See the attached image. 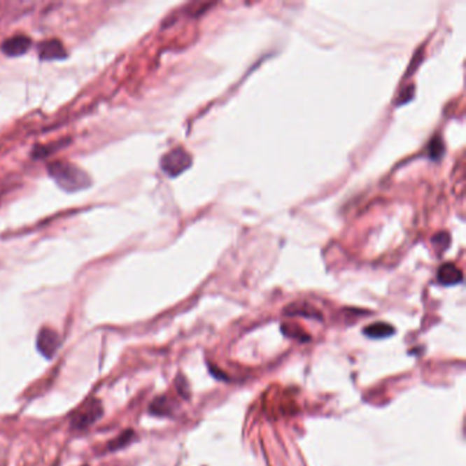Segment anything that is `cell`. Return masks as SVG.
<instances>
[{"instance_id":"30bf717a","label":"cell","mask_w":466,"mask_h":466,"mask_svg":"<svg viewBox=\"0 0 466 466\" xmlns=\"http://www.w3.org/2000/svg\"><path fill=\"white\" fill-rule=\"evenodd\" d=\"M171 411V407L169 404V400L162 397V398H156L153 401V404L150 405V413L156 414V416H166L170 414Z\"/></svg>"},{"instance_id":"8fae6325","label":"cell","mask_w":466,"mask_h":466,"mask_svg":"<svg viewBox=\"0 0 466 466\" xmlns=\"http://www.w3.org/2000/svg\"><path fill=\"white\" fill-rule=\"evenodd\" d=\"M443 153H444V146L442 144L440 137L437 136V137L431 140V143H430V146H428V155H430L431 159H435V160H437V159L442 157Z\"/></svg>"},{"instance_id":"7c38bea8","label":"cell","mask_w":466,"mask_h":466,"mask_svg":"<svg viewBox=\"0 0 466 466\" xmlns=\"http://www.w3.org/2000/svg\"><path fill=\"white\" fill-rule=\"evenodd\" d=\"M283 332L285 335L288 337H292V338H295V339H299V341H306L308 338L304 337V332L301 328L295 327V325H283Z\"/></svg>"},{"instance_id":"5b68a950","label":"cell","mask_w":466,"mask_h":466,"mask_svg":"<svg viewBox=\"0 0 466 466\" xmlns=\"http://www.w3.org/2000/svg\"><path fill=\"white\" fill-rule=\"evenodd\" d=\"M31 47V40L25 34H17L10 38H7L1 44V51L7 57H21L27 54Z\"/></svg>"},{"instance_id":"3957f363","label":"cell","mask_w":466,"mask_h":466,"mask_svg":"<svg viewBox=\"0 0 466 466\" xmlns=\"http://www.w3.org/2000/svg\"><path fill=\"white\" fill-rule=\"evenodd\" d=\"M103 414L101 402L92 400L81 409H78L71 417V427L76 430H85L94 424Z\"/></svg>"},{"instance_id":"ba28073f","label":"cell","mask_w":466,"mask_h":466,"mask_svg":"<svg viewBox=\"0 0 466 466\" xmlns=\"http://www.w3.org/2000/svg\"><path fill=\"white\" fill-rule=\"evenodd\" d=\"M364 334L369 338H374V339H381V338H387L390 335L394 334V327L387 324V323H374L368 327L364 328Z\"/></svg>"},{"instance_id":"52a82bcc","label":"cell","mask_w":466,"mask_h":466,"mask_svg":"<svg viewBox=\"0 0 466 466\" xmlns=\"http://www.w3.org/2000/svg\"><path fill=\"white\" fill-rule=\"evenodd\" d=\"M38 55L43 60H62L67 57V52L62 44L57 38L43 41L38 45Z\"/></svg>"},{"instance_id":"6da1fadb","label":"cell","mask_w":466,"mask_h":466,"mask_svg":"<svg viewBox=\"0 0 466 466\" xmlns=\"http://www.w3.org/2000/svg\"><path fill=\"white\" fill-rule=\"evenodd\" d=\"M48 174L57 182L60 189L66 192H78L90 186L89 175L76 164L55 162L48 166Z\"/></svg>"},{"instance_id":"8992f818","label":"cell","mask_w":466,"mask_h":466,"mask_svg":"<svg viewBox=\"0 0 466 466\" xmlns=\"http://www.w3.org/2000/svg\"><path fill=\"white\" fill-rule=\"evenodd\" d=\"M464 279L463 271L454 262H444L437 269V282L443 286H454Z\"/></svg>"},{"instance_id":"9c48e42d","label":"cell","mask_w":466,"mask_h":466,"mask_svg":"<svg viewBox=\"0 0 466 466\" xmlns=\"http://www.w3.org/2000/svg\"><path fill=\"white\" fill-rule=\"evenodd\" d=\"M286 315H290V316H305V318H318V319H320V315L319 313H316V311L312 308V306H309L308 304H294V305H290L288 309H286V312H285Z\"/></svg>"},{"instance_id":"7a4b0ae2","label":"cell","mask_w":466,"mask_h":466,"mask_svg":"<svg viewBox=\"0 0 466 466\" xmlns=\"http://www.w3.org/2000/svg\"><path fill=\"white\" fill-rule=\"evenodd\" d=\"M192 166V156L183 148H175L160 160L162 170L169 176H178Z\"/></svg>"},{"instance_id":"277c9868","label":"cell","mask_w":466,"mask_h":466,"mask_svg":"<svg viewBox=\"0 0 466 466\" xmlns=\"http://www.w3.org/2000/svg\"><path fill=\"white\" fill-rule=\"evenodd\" d=\"M37 350L45 357L52 358L60 348V337L58 332L50 327H43L36 339Z\"/></svg>"}]
</instances>
